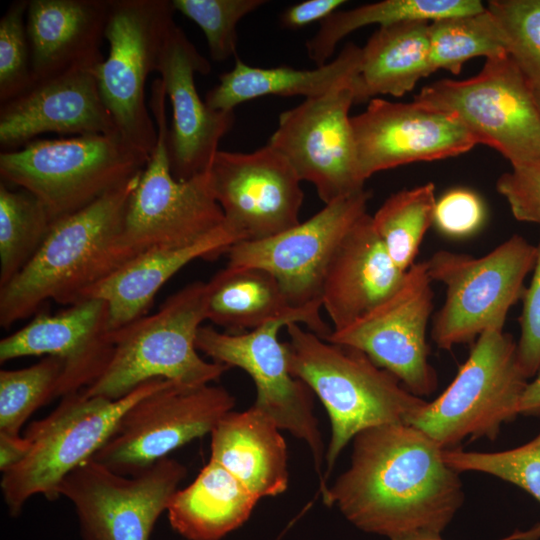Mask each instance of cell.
Returning a JSON list of instances; mask_svg holds the SVG:
<instances>
[{
  "label": "cell",
  "instance_id": "cell-1",
  "mask_svg": "<svg viewBox=\"0 0 540 540\" xmlns=\"http://www.w3.org/2000/svg\"><path fill=\"white\" fill-rule=\"evenodd\" d=\"M444 450L409 424H386L353 438L349 468L322 492L358 529L390 540L442 533L463 504L459 472Z\"/></svg>",
  "mask_w": 540,
  "mask_h": 540
},
{
  "label": "cell",
  "instance_id": "cell-2",
  "mask_svg": "<svg viewBox=\"0 0 540 540\" xmlns=\"http://www.w3.org/2000/svg\"><path fill=\"white\" fill-rule=\"evenodd\" d=\"M142 171L53 223L34 257L0 287L1 327L37 314L49 300L68 306L82 300L91 287L137 255L124 242L123 224Z\"/></svg>",
  "mask_w": 540,
  "mask_h": 540
},
{
  "label": "cell",
  "instance_id": "cell-3",
  "mask_svg": "<svg viewBox=\"0 0 540 540\" xmlns=\"http://www.w3.org/2000/svg\"><path fill=\"white\" fill-rule=\"evenodd\" d=\"M285 328L289 370L317 395L330 419L326 485L340 453L359 432L386 424L410 425L428 401L362 351L329 342L299 323Z\"/></svg>",
  "mask_w": 540,
  "mask_h": 540
},
{
  "label": "cell",
  "instance_id": "cell-4",
  "mask_svg": "<svg viewBox=\"0 0 540 540\" xmlns=\"http://www.w3.org/2000/svg\"><path fill=\"white\" fill-rule=\"evenodd\" d=\"M206 301L207 282L195 281L170 295L155 313L112 331L110 362L82 392L118 400L154 379L188 386L218 380L229 367L204 360L196 347Z\"/></svg>",
  "mask_w": 540,
  "mask_h": 540
},
{
  "label": "cell",
  "instance_id": "cell-5",
  "mask_svg": "<svg viewBox=\"0 0 540 540\" xmlns=\"http://www.w3.org/2000/svg\"><path fill=\"white\" fill-rule=\"evenodd\" d=\"M149 156L119 134L33 140L1 152L0 176L35 195L55 222L128 182Z\"/></svg>",
  "mask_w": 540,
  "mask_h": 540
},
{
  "label": "cell",
  "instance_id": "cell-6",
  "mask_svg": "<svg viewBox=\"0 0 540 540\" xmlns=\"http://www.w3.org/2000/svg\"><path fill=\"white\" fill-rule=\"evenodd\" d=\"M167 381L150 380L118 400L83 392L60 398L50 414L31 423L25 432L30 441L27 456L2 475V495L10 514L19 515L35 495L50 501L59 498L64 478L95 455L127 409Z\"/></svg>",
  "mask_w": 540,
  "mask_h": 540
},
{
  "label": "cell",
  "instance_id": "cell-7",
  "mask_svg": "<svg viewBox=\"0 0 540 540\" xmlns=\"http://www.w3.org/2000/svg\"><path fill=\"white\" fill-rule=\"evenodd\" d=\"M536 255V245L515 234L478 258L439 250L425 261L432 282L445 287L432 323L436 346L451 350L489 329H504L508 311L523 297Z\"/></svg>",
  "mask_w": 540,
  "mask_h": 540
},
{
  "label": "cell",
  "instance_id": "cell-8",
  "mask_svg": "<svg viewBox=\"0 0 540 540\" xmlns=\"http://www.w3.org/2000/svg\"><path fill=\"white\" fill-rule=\"evenodd\" d=\"M166 94L160 78L151 85L149 109L157 143L132 193L123 224L125 244L137 254L197 244L224 227L208 171L177 180L170 168Z\"/></svg>",
  "mask_w": 540,
  "mask_h": 540
},
{
  "label": "cell",
  "instance_id": "cell-9",
  "mask_svg": "<svg viewBox=\"0 0 540 540\" xmlns=\"http://www.w3.org/2000/svg\"><path fill=\"white\" fill-rule=\"evenodd\" d=\"M517 343L504 329H489L474 343L450 385L412 419L443 449L465 439L495 440L503 423L519 415L527 385Z\"/></svg>",
  "mask_w": 540,
  "mask_h": 540
},
{
  "label": "cell",
  "instance_id": "cell-10",
  "mask_svg": "<svg viewBox=\"0 0 540 540\" xmlns=\"http://www.w3.org/2000/svg\"><path fill=\"white\" fill-rule=\"evenodd\" d=\"M414 101L452 114L478 144L498 151L511 166L540 159L533 85L509 55L486 59L471 78L433 82Z\"/></svg>",
  "mask_w": 540,
  "mask_h": 540
},
{
  "label": "cell",
  "instance_id": "cell-11",
  "mask_svg": "<svg viewBox=\"0 0 540 540\" xmlns=\"http://www.w3.org/2000/svg\"><path fill=\"white\" fill-rule=\"evenodd\" d=\"M175 12L169 0H110L104 34L109 53L92 69L117 132L147 155L156 146L157 129L145 85Z\"/></svg>",
  "mask_w": 540,
  "mask_h": 540
},
{
  "label": "cell",
  "instance_id": "cell-12",
  "mask_svg": "<svg viewBox=\"0 0 540 540\" xmlns=\"http://www.w3.org/2000/svg\"><path fill=\"white\" fill-rule=\"evenodd\" d=\"M234 405L235 398L222 386L167 381L127 409L92 458L116 473L136 474L211 433Z\"/></svg>",
  "mask_w": 540,
  "mask_h": 540
},
{
  "label": "cell",
  "instance_id": "cell-13",
  "mask_svg": "<svg viewBox=\"0 0 540 540\" xmlns=\"http://www.w3.org/2000/svg\"><path fill=\"white\" fill-rule=\"evenodd\" d=\"M186 475V467L170 457L133 475L90 458L64 478L58 494L73 505L83 540H150Z\"/></svg>",
  "mask_w": 540,
  "mask_h": 540
},
{
  "label": "cell",
  "instance_id": "cell-14",
  "mask_svg": "<svg viewBox=\"0 0 540 540\" xmlns=\"http://www.w3.org/2000/svg\"><path fill=\"white\" fill-rule=\"evenodd\" d=\"M288 324L277 320L243 333L202 325L196 347L215 362L238 367L252 378L257 392L253 407L308 446L321 485L326 451L313 412L312 391L291 374L285 342L279 339L280 329Z\"/></svg>",
  "mask_w": 540,
  "mask_h": 540
},
{
  "label": "cell",
  "instance_id": "cell-15",
  "mask_svg": "<svg viewBox=\"0 0 540 540\" xmlns=\"http://www.w3.org/2000/svg\"><path fill=\"white\" fill-rule=\"evenodd\" d=\"M355 80L281 113L267 143L324 204L365 189L349 114Z\"/></svg>",
  "mask_w": 540,
  "mask_h": 540
},
{
  "label": "cell",
  "instance_id": "cell-16",
  "mask_svg": "<svg viewBox=\"0 0 540 540\" xmlns=\"http://www.w3.org/2000/svg\"><path fill=\"white\" fill-rule=\"evenodd\" d=\"M426 262L414 263L399 287L383 302L325 340L365 353L418 397L437 388L428 361L427 327L433 311V289Z\"/></svg>",
  "mask_w": 540,
  "mask_h": 540
},
{
  "label": "cell",
  "instance_id": "cell-17",
  "mask_svg": "<svg viewBox=\"0 0 540 540\" xmlns=\"http://www.w3.org/2000/svg\"><path fill=\"white\" fill-rule=\"evenodd\" d=\"M367 190L339 198L305 221L262 240L240 241L228 251L227 265L266 270L295 308H322L323 278L339 243L367 213Z\"/></svg>",
  "mask_w": 540,
  "mask_h": 540
},
{
  "label": "cell",
  "instance_id": "cell-18",
  "mask_svg": "<svg viewBox=\"0 0 540 540\" xmlns=\"http://www.w3.org/2000/svg\"><path fill=\"white\" fill-rule=\"evenodd\" d=\"M207 171L225 226L239 242L266 239L300 222L302 181L270 145L251 153L219 150Z\"/></svg>",
  "mask_w": 540,
  "mask_h": 540
},
{
  "label": "cell",
  "instance_id": "cell-19",
  "mask_svg": "<svg viewBox=\"0 0 540 540\" xmlns=\"http://www.w3.org/2000/svg\"><path fill=\"white\" fill-rule=\"evenodd\" d=\"M351 123L365 181L398 166L458 156L478 144L452 114L414 100L373 98Z\"/></svg>",
  "mask_w": 540,
  "mask_h": 540
},
{
  "label": "cell",
  "instance_id": "cell-20",
  "mask_svg": "<svg viewBox=\"0 0 540 540\" xmlns=\"http://www.w3.org/2000/svg\"><path fill=\"white\" fill-rule=\"evenodd\" d=\"M211 71L183 30L173 21L163 40L155 72L172 106L168 128L170 168L177 180H187L206 172L220 150L221 139L232 128L233 111H217L198 94L195 74Z\"/></svg>",
  "mask_w": 540,
  "mask_h": 540
},
{
  "label": "cell",
  "instance_id": "cell-21",
  "mask_svg": "<svg viewBox=\"0 0 540 540\" xmlns=\"http://www.w3.org/2000/svg\"><path fill=\"white\" fill-rule=\"evenodd\" d=\"M35 315L0 341V362L26 356L56 357L63 362L58 397L87 389L105 371L113 353L106 302L85 298L57 314Z\"/></svg>",
  "mask_w": 540,
  "mask_h": 540
},
{
  "label": "cell",
  "instance_id": "cell-22",
  "mask_svg": "<svg viewBox=\"0 0 540 540\" xmlns=\"http://www.w3.org/2000/svg\"><path fill=\"white\" fill-rule=\"evenodd\" d=\"M119 134L92 69L67 71L34 82L0 106V145L25 146L43 133Z\"/></svg>",
  "mask_w": 540,
  "mask_h": 540
},
{
  "label": "cell",
  "instance_id": "cell-23",
  "mask_svg": "<svg viewBox=\"0 0 540 540\" xmlns=\"http://www.w3.org/2000/svg\"><path fill=\"white\" fill-rule=\"evenodd\" d=\"M405 272L389 256L365 213L345 234L327 266L321 289L332 331L340 330L388 298Z\"/></svg>",
  "mask_w": 540,
  "mask_h": 540
},
{
  "label": "cell",
  "instance_id": "cell-24",
  "mask_svg": "<svg viewBox=\"0 0 540 540\" xmlns=\"http://www.w3.org/2000/svg\"><path fill=\"white\" fill-rule=\"evenodd\" d=\"M110 0H29L26 29L34 82L104 60Z\"/></svg>",
  "mask_w": 540,
  "mask_h": 540
},
{
  "label": "cell",
  "instance_id": "cell-25",
  "mask_svg": "<svg viewBox=\"0 0 540 540\" xmlns=\"http://www.w3.org/2000/svg\"><path fill=\"white\" fill-rule=\"evenodd\" d=\"M319 308H295L278 281L264 269L227 265L207 282L206 320L228 333H243L269 322L305 324L325 339L332 331Z\"/></svg>",
  "mask_w": 540,
  "mask_h": 540
},
{
  "label": "cell",
  "instance_id": "cell-26",
  "mask_svg": "<svg viewBox=\"0 0 540 540\" xmlns=\"http://www.w3.org/2000/svg\"><path fill=\"white\" fill-rule=\"evenodd\" d=\"M238 238L223 228L189 247L150 249L137 254L106 278L91 287L84 298L106 302L112 331L148 314L161 287L190 262L216 259Z\"/></svg>",
  "mask_w": 540,
  "mask_h": 540
},
{
  "label": "cell",
  "instance_id": "cell-27",
  "mask_svg": "<svg viewBox=\"0 0 540 540\" xmlns=\"http://www.w3.org/2000/svg\"><path fill=\"white\" fill-rule=\"evenodd\" d=\"M276 423L253 406L230 411L212 429L211 456L257 498L274 497L288 487L286 442Z\"/></svg>",
  "mask_w": 540,
  "mask_h": 540
},
{
  "label": "cell",
  "instance_id": "cell-28",
  "mask_svg": "<svg viewBox=\"0 0 540 540\" xmlns=\"http://www.w3.org/2000/svg\"><path fill=\"white\" fill-rule=\"evenodd\" d=\"M361 60L362 48L354 43L346 44L335 59L314 69L254 67L236 58L233 68L221 74L219 83L207 93L205 103L212 110L233 111L244 102L267 95L319 97L353 82Z\"/></svg>",
  "mask_w": 540,
  "mask_h": 540
},
{
  "label": "cell",
  "instance_id": "cell-29",
  "mask_svg": "<svg viewBox=\"0 0 540 540\" xmlns=\"http://www.w3.org/2000/svg\"><path fill=\"white\" fill-rule=\"evenodd\" d=\"M258 500L209 460L191 484L174 493L166 511L171 527L187 540H220L248 520Z\"/></svg>",
  "mask_w": 540,
  "mask_h": 540
},
{
  "label": "cell",
  "instance_id": "cell-30",
  "mask_svg": "<svg viewBox=\"0 0 540 540\" xmlns=\"http://www.w3.org/2000/svg\"><path fill=\"white\" fill-rule=\"evenodd\" d=\"M430 22L407 21L378 27L362 47L354 83L355 103L377 95L401 97L430 75Z\"/></svg>",
  "mask_w": 540,
  "mask_h": 540
},
{
  "label": "cell",
  "instance_id": "cell-31",
  "mask_svg": "<svg viewBox=\"0 0 540 540\" xmlns=\"http://www.w3.org/2000/svg\"><path fill=\"white\" fill-rule=\"evenodd\" d=\"M484 9L485 6L478 0H384L338 10L320 23L317 33L306 43L307 53L317 66H322L329 62L343 38L365 26L376 24L385 27L407 21L432 22Z\"/></svg>",
  "mask_w": 540,
  "mask_h": 540
},
{
  "label": "cell",
  "instance_id": "cell-32",
  "mask_svg": "<svg viewBox=\"0 0 540 540\" xmlns=\"http://www.w3.org/2000/svg\"><path fill=\"white\" fill-rule=\"evenodd\" d=\"M54 221L44 204L29 191L0 181V287L34 257Z\"/></svg>",
  "mask_w": 540,
  "mask_h": 540
},
{
  "label": "cell",
  "instance_id": "cell-33",
  "mask_svg": "<svg viewBox=\"0 0 540 540\" xmlns=\"http://www.w3.org/2000/svg\"><path fill=\"white\" fill-rule=\"evenodd\" d=\"M436 200L435 186L427 182L392 194L371 216L389 256L404 272L415 263L424 236L434 222Z\"/></svg>",
  "mask_w": 540,
  "mask_h": 540
},
{
  "label": "cell",
  "instance_id": "cell-34",
  "mask_svg": "<svg viewBox=\"0 0 540 540\" xmlns=\"http://www.w3.org/2000/svg\"><path fill=\"white\" fill-rule=\"evenodd\" d=\"M508 55L503 32L487 10L430 22V74L446 70L459 74L475 57Z\"/></svg>",
  "mask_w": 540,
  "mask_h": 540
},
{
  "label": "cell",
  "instance_id": "cell-35",
  "mask_svg": "<svg viewBox=\"0 0 540 540\" xmlns=\"http://www.w3.org/2000/svg\"><path fill=\"white\" fill-rule=\"evenodd\" d=\"M63 362L44 356L22 369L0 371V433L18 436L27 419L58 398Z\"/></svg>",
  "mask_w": 540,
  "mask_h": 540
},
{
  "label": "cell",
  "instance_id": "cell-36",
  "mask_svg": "<svg viewBox=\"0 0 540 540\" xmlns=\"http://www.w3.org/2000/svg\"><path fill=\"white\" fill-rule=\"evenodd\" d=\"M444 460L459 473L481 472L512 483L540 503V431L526 444L500 452L445 449Z\"/></svg>",
  "mask_w": 540,
  "mask_h": 540
},
{
  "label": "cell",
  "instance_id": "cell-37",
  "mask_svg": "<svg viewBox=\"0 0 540 540\" xmlns=\"http://www.w3.org/2000/svg\"><path fill=\"white\" fill-rule=\"evenodd\" d=\"M486 8L503 32L509 57L532 85L540 84V0H491Z\"/></svg>",
  "mask_w": 540,
  "mask_h": 540
},
{
  "label": "cell",
  "instance_id": "cell-38",
  "mask_svg": "<svg viewBox=\"0 0 540 540\" xmlns=\"http://www.w3.org/2000/svg\"><path fill=\"white\" fill-rule=\"evenodd\" d=\"M175 11L192 20L203 31L210 57L222 62L236 56L237 25L264 0H171Z\"/></svg>",
  "mask_w": 540,
  "mask_h": 540
},
{
  "label": "cell",
  "instance_id": "cell-39",
  "mask_svg": "<svg viewBox=\"0 0 540 540\" xmlns=\"http://www.w3.org/2000/svg\"><path fill=\"white\" fill-rule=\"evenodd\" d=\"M29 0H15L0 19V103L34 84L31 49L26 29Z\"/></svg>",
  "mask_w": 540,
  "mask_h": 540
},
{
  "label": "cell",
  "instance_id": "cell-40",
  "mask_svg": "<svg viewBox=\"0 0 540 540\" xmlns=\"http://www.w3.org/2000/svg\"><path fill=\"white\" fill-rule=\"evenodd\" d=\"M496 189L516 220L540 225V159L512 165Z\"/></svg>",
  "mask_w": 540,
  "mask_h": 540
},
{
  "label": "cell",
  "instance_id": "cell-41",
  "mask_svg": "<svg viewBox=\"0 0 540 540\" xmlns=\"http://www.w3.org/2000/svg\"><path fill=\"white\" fill-rule=\"evenodd\" d=\"M484 220V203L470 189L453 188L436 200L433 223L446 236H470L481 228Z\"/></svg>",
  "mask_w": 540,
  "mask_h": 540
},
{
  "label": "cell",
  "instance_id": "cell-42",
  "mask_svg": "<svg viewBox=\"0 0 540 540\" xmlns=\"http://www.w3.org/2000/svg\"><path fill=\"white\" fill-rule=\"evenodd\" d=\"M536 247L532 279L523 294L520 338L517 342L518 362L527 379L540 370V240Z\"/></svg>",
  "mask_w": 540,
  "mask_h": 540
},
{
  "label": "cell",
  "instance_id": "cell-43",
  "mask_svg": "<svg viewBox=\"0 0 540 540\" xmlns=\"http://www.w3.org/2000/svg\"><path fill=\"white\" fill-rule=\"evenodd\" d=\"M344 0H306L287 8L280 17L285 28L298 29L311 23H320L344 4Z\"/></svg>",
  "mask_w": 540,
  "mask_h": 540
},
{
  "label": "cell",
  "instance_id": "cell-44",
  "mask_svg": "<svg viewBox=\"0 0 540 540\" xmlns=\"http://www.w3.org/2000/svg\"><path fill=\"white\" fill-rule=\"evenodd\" d=\"M30 450V441L25 436L0 433V470L2 473L19 464Z\"/></svg>",
  "mask_w": 540,
  "mask_h": 540
},
{
  "label": "cell",
  "instance_id": "cell-45",
  "mask_svg": "<svg viewBox=\"0 0 540 540\" xmlns=\"http://www.w3.org/2000/svg\"><path fill=\"white\" fill-rule=\"evenodd\" d=\"M519 414H536L540 411V371L528 382L520 399Z\"/></svg>",
  "mask_w": 540,
  "mask_h": 540
},
{
  "label": "cell",
  "instance_id": "cell-46",
  "mask_svg": "<svg viewBox=\"0 0 540 540\" xmlns=\"http://www.w3.org/2000/svg\"><path fill=\"white\" fill-rule=\"evenodd\" d=\"M538 535H540V529L537 528L529 532L514 533L500 540H528L530 538H536ZM392 540H444V539L441 537L440 533L418 532V533H413V534L405 535L402 537H398Z\"/></svg>",
  "mask_w": 540,
  "mask_h": 540
},
{
  "label": "cell",
  "instance_id": "cell-47",
  "mask_svg": "<svg viewBox=\"0 0 540 540\" xmlns=\"http://www.w3.org/2000/svg\"><path fill=\"white\" fill-rule=\"evenodd\" d=\"M533 93H534V98H535L537 107L540 111V84L533 85Z\"/></svg>",
  "mask_w": 540,
  "mask_h": 540
}]
</instances>
